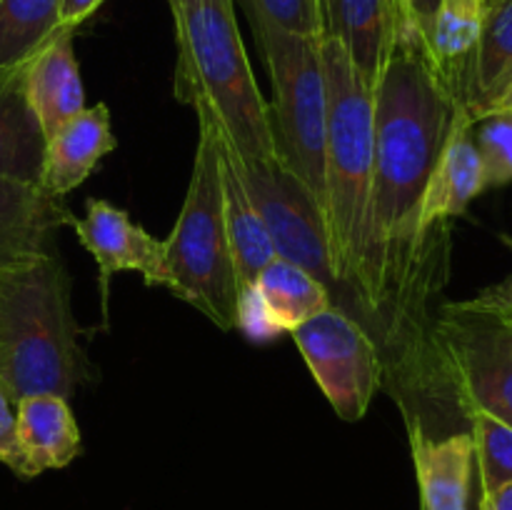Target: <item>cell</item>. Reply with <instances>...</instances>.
<instances>
[{
    "instance_id": "obj_1",
    "label": "cell",
    "mask_w": 512,
    "mask_h": 510,
    "mask_svg": "<svg viewBox=\"0 0 512 510\" xmlns=\"http://www.w3.org/2000/svg\"><path fill=\"white\" fill-rule=\"evenodd\" d=\"M458 100L438 78L423 33L395 20L373 85L375 170L360 325L395 338L418 325L435 288V238L420 235V205Z\"/></svg>"
},
{
    "instance_id": "obj_2",
    "label": "cell",
    "mask_w": 512,
    "mask_h": 510,
    "mask_svg": "<svg viewBox=\"0 0 512 510\" xmlns=\"http://www.w3.org/2000/svg\"><path fill=\"white\" fill-rule=\"evenodd\" d=\"M325 100V228L330 263L338 280L335 308L360 323L370 198L375 170L373 85L363 78L335 35L320 38Z\"/></svg>"
},
{
    "instance_id": "obj_3",
    "label": "cell",
    "mask_w": 512,
    "mask_h": 510,
    "mask_svg": "<svg viewBox=\"0 0 512 510\" xmlns=\"http://www.w3.org/2000/svg\"><path fill=\"white\" fill-rule=\"evenodd\" d=\"M178 65L173 93L180 103H203L240 158H275L273 115L265 103L233 0H168Z\"/></svg>"
},
{
    "instance_id": "obj_4",
    "label": "cell",
    "mask_w": 512,
    "mask_h": 510,
    "mask_svg": "<svg viewBox=\"0 0 512 510\" xmlns=\"http://www.w3.org/2000/svg\"><path fill=\"white\" fill-rule=\"evenodd\" d=\"M83 378L70 275L58 250L0 270V383L10 398H68Z\"/></svg>"
},
{
    "instance_id": "obj_5",
    "label": "cell",
    "mask_w": 512,
    "mask_h": 510,
    "mask_svg": "<svg viewBox=\"0 0 512 510\" xmlns=\"http://www.w3.org/2000/svg\"><path fill=\"white\" fill-rule=\"evenodd\" d=\"M193 110L200 128L198 148L183 208L168 240H163L165 263L175 298L198 308L220 330H233L238 273L225 228L215 123L203 103L193 105Z\"/></svg>"
},
{
    "instance_id": "obj_6",
    "label": "cell",
    "mask_w": 512,
    "mask_h": 510,
    "mask_svg": "<svg viewBox=\"0 0 512 510\" xmlns=\"http://www.w3.org/2000/svg\"><path fill=\"white\" fill-rule=\"evenodd\" d=\"M273 83V130L278 155L325 205V100L320 38L250 23ZM325 215V213H323Z\"/></svg>"
},
{
    "instance_id": "obj_7",
    "label": "cell",
    "mask_w": 512,
    "mask_h": 510,
    "mask_svg": "<svg viewBox=\"0 0 512 510\" xmlns=\"http://www.w3.org/2000/svg\"><path fill=\"white\" fill-rule=\"evenodd\" d=\"M430 343L465 415L480 410L512 425L510 325L493 313L453 303L435 320Z\"/></svg>"
},
{
    "instance_id": "obj_8",
    "label": "cell",
    "mask_w": 512,
    "mask_h": 510,
    "mask_svg": "<svg viewBox=\"0 0 512 510\" xmlns=\"http://www.w3.org/2000/svg\"><path fill=\"white\" fill-rule=\"evenodd\" d=\"M235 150V148H233ZM240 175L245 180L250 198L258 208L275 255L288 263L308 270L315 280L338 295V280L330 263V243L325 215L318 198L308 185L280 160L275 158H240L235 153Z\"/></svg>"
},
{
    "instance_id": "obj_9",
    "label": "cell",
    "mask_w": 512,
    "mask_h": 510,
    "mask_svg": "<svg viewBox=\"0 0 512 510\" xmlns=\"http://www.w3.org/2000/svg\"><path fill=\"white\" fill-rule=\"evenodd\" d=\"M290 338L335 413L348 423L363 418L385 378L383 353L373 335L333 305L298 325Z\"/></svg>"
},
{
    "instance_id": "obj_10",
    "label": "cell",
    "mask_w": 512,
    "mask_h": 510,
    "mask_svg": "<svg viewBox=\"0 0 512 510\" xmlns=\"http://www.w3.org/2000/svg\"><path fill=\"white\" fill-rule=\"evenodd\" d=\"M70 228L78 235L80 245L93 255L100 270V300L103 315H108L110 280L120 270H135L143 275L145 285L170 288L168 263H165L163 240H155L140 223H135L123 208L108 200L90 198L85 215L70 220Z\"/></svg>"
},
{
    "instance_id": "obj_11",
    "label": "cell",
    "mask_w": 512,
    "mask_h": 510,
    "mask_svg": "<svg viewBox=\"0 0 512 510\" xmlns=\"http://www.w3.org/2000/svg\"><path fill=\"white\" fill-rule=\"evenodd\" d=\"M485 190L483 160L473 138V118L463 103L455 105L445 143L433 165L420 205V235L425 240L445 230L453 218L463 215Z\"/></svg>"
},
{
    "instance_id": "obj_12",
    "label": "cell",
    "mask_w": 512,
    "mask_h": 510,
    "mask_svg": "<svg viewBox=\"0 0 512 510\" xmlns=\"http://www.w3.org/2000/svg\"><path fill=\"white\" fill-rule=\"evenodd\" d=\"M80 455V428L68 398L53 393L15 400V465L18 478L60 470Z\"/></svg>"
},
{
    "instance_id": "obj_13",
    "label": "cell",
    "mask_w": 512,
    "mask_h": 510,
    "mask_svg": "<svg viewBox=\"0 0 512 510\" xmlns=\"http://www.w3.org/2000/svg\"><path fill=\"white\" fill-rule=\"evenodd\" d=\"M70 210L40 185L0 178V270L55 250V233L70 225Z\"/></svg>"
},
{
    "instance_id": "obj_14",
    "label": "cell",
    "mask_w": 512,
    "mask_h": 510,
    "mask_svg": "<svg viewBox=\"0 0 512 510\" xmlns=\"http://www.w3.org/2000/svg\"><path fill=\"white\" fill-rule=\"evenodd\" d=\"M410 450L420 488V510H470L475 450L473 435L433 438L423 420L410 418Z\"/></svg>"
},
{
    "instance_id": "obj_15",
    "label": "cell",
    "mask_w": 512,
    "mask_h": 510,
    "mask_svg": "<svg viewBox=\"0 0 512 510\" xmlns=\"http://www.w3.org/2000/svg\"><path fill=\"white\" fill-rule=\"evenodd\" d=\"M118 140L110 128V110L105 103L83 108L65 120L45 140V160L40 188L63 200L90 178L100 160L113 153Z\"/></svg>"
},
{
    "instance_id": "obj_16",
    "label": "cell",
    "mask_w": 512,
    "mask_h": 510,
    "mask_svg": "<svg viewBox=\"0 0 512 510\" xmlns=\"http://www.w3.org/2000/svg\"><path fill=\"white\" fill-rule=\"evenodd\" d=\"M73 28H60L25 65V88L45 140L85 108L83 78L73 50Z\"/></svg>"
},
{
    "instance_id": "obj_17",
    "label": "cell",
    "mask_w": 512,
    "mask_h": 510,
    "mask_svg": "<svg viewBox=\"0 0 512 510\" xmlns=\"http://www.w3.org/2000/svg\"><path fill=\"white\" fill-rule=\"evenodd\" d=\"M215 145H218L220 180H223L225 228H228V240L230 250H233V263L240 288V285H250L258 280L260 270L275 258V248L270 243L263 220H260L258 208H255L253 198H250L248 188H245V180L240 175L238 163H235L233 145L220 133L218 123H215Z\"/></svg>"
},
{
    "instance_id": "obj_18",
    "label": "cell",
    "mask_w": 512,
    "mask_h": 510,
    "mask_svg": "<svg viewBox=\"0 0 512 510\" xmlns=\"http://www.w3.org/2000/svg\"><path fill=\"white\" fill-rule=\"evenodd\" d=\"M25 65L0 73V178L40 185L45 133L30 105Z\"/></svg>"
},
{
    "instance_id": "obj_19",
    "label": "cell",
    "mask_w": 512,
    "mask_h": 510,
    "mask_svg": "<svg viewBox=\"0 0 512 510\" xmlns=\"http://www.w3.org/2000/svg\"><path fill=\"white\" fill-rule=\"evenodd\" d=\"M488 0H438L428 30V53L445 88L463 103L470 63L478 48Z\"/></svg>"
},
{
    "instance_id": "obj_20",
    "label": "cell",
    "mask_w": 512,
    "mask_h": 510,
    "mask_svg": "<svg viewBox=\"0 0 512 510\" xmlns=\"http://www.w3.org/2000/svg\"><path fill=\"white\" fill-rule=\"evenodd\" d=\"M395 30L393 0H333L325 35H335L370 85L388 58Z\"/></svg>"
},
{
    "instance_id": "obj_21",
    "label": "cell",
    "mask_w": 512,
    "mask_h": 510,
    "mask_svg": "<svg viewBox=\"0 0 512 510\" xmlns=\"http://www.w3.org/2000/svg\"><path fill=\"white\" fill-rule=\"evenodd\" d=\"M512 75V0H488L478 48L470 63L463 105L470 118L488 108Z\"/></svg>"
},
{
    "instance_id": "obj_22",
    "label": "cell",
    "mask_w": 512,
    "mask_h": 510,
    "mask_svg": "<svg viewBox=\"0 0 512 510\" xmlns=\"http://www.w3.org/2000/svg\"><path fill=\"white\" fill-rule=\"evenodd\" d=\"M255 288L260 290L270 310V318L283 333H293L298 325L333 308V295L320 280H315L300 265L288 263L278 255L260 270Z\"/></svg>"
},
{
    "instance_id": "obj_23",
    "label": "cell",
    "mask_w": 512,
    "mask_h": 510,
    "mask_svg": "<svg viewBox=\"0 0 512 510\" xmlns=\"http://www.w3.org/2000/svg\"><path fill=\"white\" fill-rule=\"evenodd\" d=\"M60 28V0H0V73L23 68Z\"/></svg>"
},
{
    "instance_id": "obj_24",
    "label": "cell",
    "mask_w": 512,
    "mask_h": 510,
    "mask_svg": "<svg viewBox=\"0 0 512 510\" xmlns=\"http://www.w3.org/2000/svg\"><path fill=\"white\" fill-rule=\"evenodd\" d=\"M468 420L480 475V493H490L500 485L512 483V425L480 410L470 413Z\"/></svg>"
},
{
    "instance_id": "obj_25",
    "label": "cell",
    "mask_w": 512,
    "mask_h": 510,
    "mask_svg": "<svg viewBox=\"0 0 512 510\" xmlns=\"http://www.w3.org/2000/svg\"><path fill=\"white\" fill-rule=\"evenodd\" d=\"M473 138L483 160L485 190L512 183V108H498L473 118Z\"/></svg>"
},
{
    "instance_id": "obj_26",
    "label": "cell",
    "mask_w": 512,
    "mask_h": 510,
    "mask_svg": "<svg viewBox=\"0 0 512 510\" xmlns=\"http://www.w3.org/2000/svg\"><path fill=\"white\" fill-rule=\"evenodd\" d=\"M250 23H263L285 33L323 38V5L320 0H240Z\"/></svg>"
},
{
    "instance_id": "obj_27",
    "label": "cell",
    "mask_w": 512,
    "mask_h": 510,
    "mask_svg": "<svg viewBox=\"0 0 512 510\" xmlns=\"http://www.w3.org/2000/svg\"><path fill=\"white\" fill-rule=\"evenodd\" d=\"M235 328L253 343H270V340L280 338L283 330L275 325L270 318V310L265 305L263 295L255 288V283L240 285L238 288V303H235Z\"/></svg>"
},
{
    "instance_id": "obj_28",
    "label": "cell",
    "mask_w": 512,
    "mask_h": 510,
    "mask_svg": "<svg viewBox=\"0 0 512 510\" xmlns=\"http://www.w3.org/2000/svg\"><path fill=\"white\" fill-rule=\"evenodd\" d=\"M0 463L15 465V400L0 383Z\"/></svg>"
},
{
    "instance_id": "obj_29",
    "label": "cell",
    "mask_w": 512,
    "mask_h": 510,
    "mask_svg": "<svg viewBox=\"0 0 512 510\" xmlns=\"http://www.w3.org/2000/svg\"><path fill=\"white\" fill-rule=\"evenodd\" d=\"M465 305L473 310H483V313H493L498 318H508V315H512V278L483 290L478 298L465 300Z\"/></svg>"
},
{
    "instance_id": "obj_30",
    "label": "cell",
    "mask_w": 512,
    "mask_h": 510,
    "mask_svg": "<svg viewBox=\"0 0 512 510\" xmlns=\"http://www.w3.org/2000/svg\"><path fill=\"white\" fill-rule=\"evenodd\" d=\"M393 8L395 20H408V23H413L423 33V38H428L438 0H393Z\"/></svg>"
},
{
    "instance_id": "obj_31",
    "label": "cell",
    "mask_w": 512,
    "mask_h": 510,
    "mask_svg": "<svg viewBox=\"0 0 512 510\" xmlns=\"http://www.w3.org/2000/svg\"><path fill=\"white\" fill-rule=\"evenodd\" d=\"M105 0H60V25L78 30L83 20H88Z\"/></svg>"
},
{
    "instance_id": "obj_32",
    "label": "cell",
    "mask_w": 512,
    "mask_h": 510,
    "mask_svg": "<svg viewBox=\"0 0 512 510\" xmlns=\"http://www.w3.org/2000/svg\"><path fill=\"white\" fill-rule=\"evenodd\" d=\"M478 510H512V483L500 485L490 493H480Z\"/></svg>"
},
{
    "instance_id": "obj_33",
    "label": "cell",
    "mask_w": 512,
    "mask_h": 510,
    "mask_svg": "<svg viewBox=\"0 0 512 510\" xmlns=\"http://www.w3.org/2000/svg\"><path fill=\"white\" fill-rule=\"evenodd\" d=\"M498 108H512V75H510L508 83H505L503 88H500V93L495 95L493 100H490L488 108L480 110V113H488V110H498ZM478 115H475V118H478Z\"/></svg>"
},
{
    "instance_id": "obj_34",
    "label": "cell",
    "mask_w": 512,
    "mask_h": 510,
    "mask_svg": "<svg viewBox=\"0 0 512 510\" xmlns=\"http://www.w3.org/2000/svg\"><path fill=\"white\" fill-rule=\"evenodd\" d=\"M320 5H323V23L328 25V15H330V5H333V0H320Z\"/></svg>"
},
{
    "instance_id": "obj_35",
    "label": "cell",
    "mask_w": 512,
    "mask_h": 510,
    "mask_svg": "<svg viewBox=\"0 0 512 510\" xmlns=\"http://www.w3.org/2000/svg\"><path fill=\"white\" fill-rule=\"evenodd\" d=\"M503 320H505V323H508L510 328H512V315H508V318H503Z\"/></svg>"
}]
</instances>
